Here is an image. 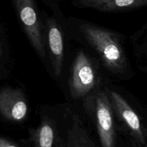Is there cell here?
I'll use <instances>...</instances> for the list:
<instances>
[{"label":"cell","mask_w":147,"mask_h":147,"mask_svg":"<svg viewBox=\"0 0 147 147\" xmlns=\"http://www.w3.org/2000/svg\"><path fill=\"white\" fill-rule=\"evenodd\" d=\"M80 30L109 70L122 73L126 70L127 59L117 34L90 23L82 24Z\"/></svg>","instance_id":"obj_1"},{"label":"cell","mask_w":147,"mask_h":147,"mask_svg":"<svg viewBox=\"0 0 147 147\" xmlns=\"http://www.w3.org/2000/svg\"><path fill=\"white\" fill-rule=\"evenodd\" d=\"M22 26L40 57H45V42L34 0H13Z\"/></svg>","instance_id":"obj_2"},{"label":"cell","mask_w":147,"mask_h":147,"mask_svg":"<svg viewBox=\"0 0 147 147\" xmlns=\"http://www.w3.org/2000/svg\"><path fill=\"white\" fill-rule=\"evenodd\" d=\"M97 83V73L90 57L79 52L72 65L70 88L74 98H80L90 93Z\"/></svg>","instance_id":"obj_3"},{"label":"cell","mask_w":147,"mask_h":147,"mask_svg":"<svg viewBox=\"0 0 147 147\" xmlns=\"http://www.w3.org/2000/svg\"><path fill=\"white\" fill-rule=\"evenodd\" d=\"M95 116L103 147H113L114 125L113 111L109 96L104 91H100L95 99Z\"/></svg>","instance_id":"obj_4"},{"label":"cell","mask_w":147,"mask_h":147,"mask_svg":"<svg viewBox=\"0 0 147 147\" xmlns=\"http://www.w3.org/2000/svg\"><path fill=\"white\" fill-rule=\"evenodd\" d=\"M28 106L20 90L6 88L0 90V113L5 119L21 121L26 117Z\"/></svg>","instance_id":"obj_5"},{"label":"cell","mask_w":147,"mask_h":147,"mask_svg":"<svg viewBox=\"0 0 147 147\" xmlns=\"http://www.w3.org/2000/svg\"><path fill=\"white\" fill-rule=\"evenodd\" d=\"M78 8H89L103 12L127 11L145 7L147 0H73Z\"/></svg>","instance_id":"obj_6"},{"label":"cell","mask_w":147,"mask_h":147,"mask_svg":"<svg viewBox=\"0 0 147 147\" xmlns=\"http://www.w3.org/2000/svg\"><path fill=\"white\" fill-rule=\"evenodd\" d=\"M47 35L55 74L59 76L62 72L64 57V44L61 30L53 19L47 22Z\"/></svg>","instance_id":"obj_7"},{"label":"cell","mask_w":147,"mask_h":147,"mask_svg":"<svg viewBox=\"0 0 147 147\" xmlns=\"http://www.w3.org/2000/svg\"><path fill=\"white\" fill-rule=\"evenodd\" d=\"M109 98L111 103L114 108L116 113L125 124L135 134L137 137L142 139V125L140 120L136 112L133 110L130 105L117 92L109 90Z\"/></svg>","instance_id":"obj_8"},{"label":"cell","mask_w":147,"mask_h":147,"mask_svg":"<svg viewBox=\"0 0 147 147\" xmlns=\"http://www.w3.org/2000/svg\"><path fill=\"white\" fill-rule=\"evenodd\" d=\"M131 42L133 44L137 61L139 67L146 68V26L145 25L142 30L134 34L131 37Z\"/></svg>","instance_id":"obj_9"},{"label":"cell","mask_w":147,"mask_h":147,"mask_svg":"<svg viewBox=\"0 0 147 147\" xmlns=\"http://www.w3.org/2000/svg\"><path fill=\"white\" fill-rule=\"evenodd\" d=\"M54 133L52 126L47 121L43 122L38 131V142L40 147H52Z\"/></svg>","instance_id":"obj_10"},{"label":"cell","mask_w":147,"mask_h":147,"mask_svg":"<svg viewBox=\"0 0 147 147\" xmlns=\"http://www.w3.org/2000/svg\"><path fill=\"white\" fill-rule=\"evenodd\" d=\"M0 147H16L14 145L11 144L7 141L2 139H0Z\"/></svg>","instance_id":"obj_11"}]
</instances>
